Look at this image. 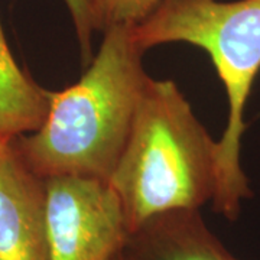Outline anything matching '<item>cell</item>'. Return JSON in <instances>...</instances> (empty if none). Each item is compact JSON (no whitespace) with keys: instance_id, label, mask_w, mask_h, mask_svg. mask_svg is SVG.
<instances>
[{"instance_id":"1","label":"cell","mask_w":260,"mask_h":260,"mask_svg":"<svg viewBox=\"0 0 260 260\" xmlns=\"http://www.w3.org/2000/svg\"><path fill=\"white\" fill-rule=\"evenodd\" d=\"M143 54L129 25L103 32L102 45L80 81L51 90L42 126L10 140L34 174L110 182L150 80Z\"/></svg>"},{"instance_id":"2","label":"cell","mask_w":260,"mask_h":260,"mask_svg":"<svg viewBox=\"0 0 260 260\" xmlns=\"http://www.w3.org/2000/svg\"><path fill=\"white\" fill-rule=\"evenodd\" d=\"M110 185L129 233L159 214L200 210L218 185V140L175 81L150 77Z\"/></svg>"},{"instance_id":"3","label":"cell","mask_w":260,"mask_h":260,"mask_svg":"<svg viewBox=\"0 0 260 260\" xmlns=\"http://www.w3.org/2000/svg\"><path fill=\"white\" fill-rule=\"evenodd\" d=\"M132 35L145 52L164 44L185 42L211 58L229 102L211 207L215 214L236 221L243 203L253 197L242 167V139L246 104L260 73V0H162L148 18L132 26Z\"/></svg>"},{"instance_id":"4","label":"cell","mask_w":260,"mask_h":260,"mask_svg":"<svg viewBox=\"0 0 260 260\" xmlns=\"http://www.w3.org/2000/svg\"><path fill=\"white\" fill-rule=\"evenodd\" d=\"M51 260H116L129 236L110 182L62 175L45 179Z\"/></svg>"},{"instance_id":"5","label":"cell","mask_w":260,"mask_h":260,"mask_svg":"<svg viewBox=\"0 0 260 260\" xmlns=\"http://www.w3.org/2000/svg\"><path fill=\"white\" fill-rule=\"evenodd\" d=\"M47 188L8 142L0 152V260H51Z\"/></svg>"},{"instance_id":"6","label":"cell","mask_w":260,"mask_h":260,"mask_svg":"<svg viewBox=\"0 0 260 260\" xmlns=\"http://www.w3.org/2000/svg\"><path fill=\"white\" fill-rule=\"evenodd\" d=\"M126 260H242L205 224L200 210L159 214L129 233Z\"/></svg>"},{"instance_id":"7","label":"cell","mask_w":260,"mask_h":260,"mask_svg":"<svg viewBox=\"0 0 260 260\" xmlns=\"http://www.w3.org/2000/svg\"><path fill=\"white\" fill-rule=\"evenodd\" d=\"M49 102L51 90L39 85L16 62L0 20V138L10 142L39 129Z\"/></svg>"},{"instance_id":"8","label":"cell","mask_w":260,"mask_h":260,"mask_svg":"<svg viewBox=\"0 0 260 260\" xmlns=\"http://www.w3.org/2000/svg\"><path fill=\"white\" fill-rule=\"evenodd\" d=\"M162 0H90L94 32L117 25L135 26L158 8Z\"/></svg>"},{"instance_id":"9","label":"cell","mask_w":260,"mask_h":260,"mask_svg":"<svg viewBox=\"0 0 260 260\" xmlns=\"http://www.w3.org/2000/svg\"><path fill=\"white\" fill-rule=\"evenodd\" d=\"M64 3L68 12H70V15H71L73 23H74L83 64L88 65L90 61L93 59L91 38H93L94 34L93 23H91L90 0H64Z\"/></svg>"},{"instance_id":"10","label":"cell","mask_w":260,"mask_h":260,"mask_svg":"<svg viewBox=\"0 0 260 260\" xmlns=\"http://www.w3.org/2000/svg\"><path fill=\"white\" fill-rule=\"evenodd\" d=\"M6 143H8V142H5V140L0 138V152H2V149L6 146Z\"/></svg>"},{"instance_id":"11","label":"cell","mask_w":260,"mask_h":260,"mask_svg":"<svg viewBox=\"0 0 260 260\" xmlns=\"http://www.w3.org/2000/svg\"><path fill=\"white\" fill-rule=\"evenodd\" d=\"M116 260H126V259H124V256H123V251H121L120 254L117 256V259H116Z\"/></svg>"}]
</instances>
